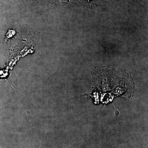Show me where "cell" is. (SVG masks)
Masks as SVG:
<instances>
[]
</instances>
